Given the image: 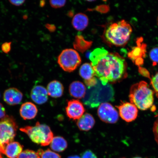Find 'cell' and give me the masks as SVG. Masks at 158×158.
I'll return each mask as SVG.
<instances>
[{
  "label": "cell",
  "mask_w": 158,
  "mask_h": 158,
  "mask_svg": "<svg viewBox=\"0 0 158 158\" xmlns=\"http://www.w3.org/2000/svg\"><path fill=\"white\" fill-rule=\"evenodd\" d=\"M89 59L95 76L104 85L108 82L119 81L127 76L126 61L117 53L97 48L90 53Z\"/></svg>",
  "instance_id": "cell-1"
},
{
  "label": "cell",
  "mask_w": 158,
  "mask_h": 158,
  "mask_svg": "<svg viewBox=\"0 0 158 158\" xmlns=\"http://www.w3.org/2000/svg\"><path fill=\"white\" fill-rule=\"evenodd\" d=\"M132 32L131 26L127 21L122 20L106 27L103 37L109 44L116 47L124 46L129 40Z\"/></svg>",
  "instance_id": "cell-2"
},
{
  "label": "cell",
  "mask_w": 158,
  "mask_h": 158,
  "mask_svg": "<svg viewBox=\"0 0 158 158\" xmlns=\"http://www.w3.org/2000/svg\"><path fill=\"white\" fill-rule=\"evenodd\" d=\"M154 94L153 90L150 88L147 83L142 81L131 86L129 92V100L130 102L138 109L147 110L153 106Z\"/></svg>",
  "instance_id": "cell-3"
},
{
  "label": "cell",
  "mask_w": 158,
  "mask_h": 158,
  "mask_svg": "<svg viewBox=\"0 0 158 158\" xmlns=\"http://www.w3.org/2000/svg\"><path fill=\"white\" fill-rule=\"evenodd\" d=\"M21 131L28 135L33 142L42 146L48 145L54 138V134L48 126L37 122L34 126H27Z\"/></svg>",
  "instance_id": "cell-4"
},
{
  "label": "cell",
  "mask_w": 158,
  "mask_h": 158,
  "mask_svg": "<svg viewBox=\"0 0 158 158\" xmlns=\"http://www.w3.org/2000/svg\"><path fill=\"white\" fill-rule=\"evenodd\" d=\"M17 128V124L12 117L5 116L0 121V146L2 153L5 154L6 146L13 142Z\"/></svg>",
  "instance_id": "cell-5"
},
{
  "label": "cell",
  "mask_w": 158,
  "mask_h": 158,
  "mask_svg": "<svg viewBox=\"0 0 158 158\" xmlns=\"http://www.w3.org/2000/svg\"><path fill=\"white\" fill-rule=\"evenodd\" d=\"M58 62L63 70L71 72L78 68L81 62V59L76 51L73 49H66L59 55Z\"/></svg>",
  "instance_id": "cell-6"
},
{
  "label": "cell",
  "mask_w": 158,
  "mask_h": 158,
  "mask_svg": "<svg viewBox=\"0 0 158 158\" xmlns=\"http://www.w3.org/2000/svg\"><path fill=\"white\" fill-rule=\"evenodd\" d=\"M98 114L101 120L105 123L114 124L118 121L119 114L111 104L107 102L100 105L98 109Z\"/></svg>",
  "instance_id": "cell-7"
},
{
  "label": "cell",
  "mask_w": 158,
  "mask_h": 158,
  "mask_svg": "<svg viewBox=\"0 0 158 158\" xmlns=\"http://www.w3.org/2000/svg\"><path fill=\"white\" fill-rule=\"evenodd\" d=\"M118 114L122 119L127 122L135 120L138 115V109L134 104L129 102H123L116 106Z\"/></svg>",
  "instance_id": "cell-8"
},
{
  "label": "cell",
  "mask_w": 158,
  "mask_h": 158,
  "mask_svg": "<svg viewBox=\"0 0 158 158\" xmlns=\"http://www.w3.org/2000/svg\"><path fill=\"white\" fill-rule=\"evenodd\" d=\"M85 112L83 105L80 100L73 99L68 102L66 112L68 118L73 120H78Z\"/></svg>",
  "instance_id": "cell-9"
},
{
  "label": "cell",
  "mask_w": 158,
  "mask_h": 158,
  "mask_svg": "<svg viewBox=\"0 0 158 158\" xmlns=\"http://www.w3.org/2000/svg\"><path fill=\"white\" fill-rule=\"evenodd\" d=\"M79 74L84 79L85 84L89 88L93 87L98 84V80L95 76L91 64L85 63L80 67Z\"/></svg>",
  "instance_id": "cell-10"
},
{
  "label": "cell",
  "mask_w": 158,
  "mask_h": 158,
  "mask_svg": "<svg viewBox=\"0 0 158 158\" xmlns=\"http://www.w3.org/2000/svg\"><path fill=\"white\" fill-rule=\"evenodd\" d=\"M141 39L138 40L137 46L134 47L131 52L128 53L129 58L135 62L136 64L139 66L143 64V60L142 57H144L145 55L146 45L141 44Z\"/></svg>",
  "instance_id": "cell-11"
},
{
  "label": "cell",
  "mask_w": 158,
  "mask_h": 158,
  "mask_svg": "<svg viewBox=\"0 0 158 158\" xmlns=\"http://www.w3.org/2000/svg\"><path fill=\"white\" fill-rule=\"evenodd\" d=\"M23 98V94L17 88H14L7 89L3 95L5 102L10 106L19 104L22 101Z\"/></svg>",
  "instance_id": "cell-12"
},
{
  "label": "cell",
  "mask_w": 158,
  "mask_h": 158,
  "mask_svg": "<svg viewBox=\"0 0 158 158\" xmlns=\"http://www.w3.org/2000/svg\"><path fill=\"white\" fill-rule=\"evenodd\" d=\"M31 98L35 103L42 104L48 99V94L47 89L41 85L35 86L31 92Z\"/></svg>",
  "instance_id": "cell-13"
},
{
  "label": "cell",
  "mask_w": 158,
  "mask_h": 158,
  "mask_svg": "<svg viewBox=\"0 0 158 158\" xmlns=\"http://www.w3.org/2000/svg\"><path fill=\"white\" fill-rule=\"evenodd\" d=\"M38 110L34 104L31 102L23 103L20 109V114L21 117L24 120L33 119L36 116Z\"/></svg>",
  "instance_id": "cell-14"
},
{
  "label": "cell",
  "mask_w": 158,
  "mask_h": 158,
  "mask_svg": "<svg viewBox=\"0 0 158 158\" xmlns=\"http://www.w3.org/2000/svg\"><path fill=\"white\" fill-rule=\"evenodd\" d=\"M95 123L93 116L89 114L86 113L78 120L77 125L82 131H88L94 127Z\"/></svg>",
  "instance_id": "cell-15"
},
{
  "label": "cell",
  "mask_w": 158,
  "mask_h": 158,
  "mask_svg": "<svg viewBox=\"0 0 158 158\" xmlns=\"http://www.w3.org/2000/svg\"><path fill=\"white\" fill-rule=\"evenodd\" d=\"M69 91L71 96L75 98L81 99L84 97L86 88L82 82L75 81L70 84Z\"/></svg>",
  "instance_id": "cell-16"
},
{
  "label": "cell",
  "mask_w": 158,
  "mask_h": 158,
  "mask_svg": "<svg viewBox=\"0 0 158 158\" xmlns=\"http://www.w3.org/2000/svg\"><path fill=\"white\" fill-rule=\"evenodd\" d=\"M47 90L48 95L54 98H59L64 94V87L59 81L54 80L49 83Z\"/></svg>",
  "instance_id": "cell-17"
},
{
  "label": "cell",
  "mask_w": 158,
  "mask_h": 158,
  "mask_svg": "<svg viewBox=\"0 0 158 158\" xmlns=\"http://www.w3.org/2000/svg\"><path fill=\"white\" fill-rule=\"evenodd\" d=\"M23 146L18 142H12L6 146L5 154L9 158H16L22 152Z\"/></svg>",
  "instance_id": "cell-18"
},
{
  "label": "cell",
  "mask_w": 158,
  "mask_h": 158,
  "mask_svg": "<svg viewBox=\"0 0 158 158\" xmlns=\"http://www.w3.org/2000/svg\"><path fill=\"white\" fill-rule=\"evenodd\" d=\"M88 23L87 16L82 13L77 14L74 17L72 21L73 27L79 31L84 30L87 27Z\"/></svg>",
  "instance_id": "cell-19"
},
{
  "label": "cell",
  "mask_w": 158,
  "mask_h": 158,
  "mask_svg": "<svg viewBox=\"0 0 158 158\" xmlns=\"http://www.w3.org/2000/svg\"><path fill=\"white\" fill-rule=\"evenodd\" d=\"M92 41L86 40L82 35H77L73 43L74 48L80 52L83 53L89 48L92 44Z\"/></svg>",
  "instance_id": "cell-20"
},
{
  "label": "cell",
  "mask_w": 158,
  "mask_h": 158,
  "mask_svg": "<svg viewBox=\"0 0 158 158\" xmlns=\"http://www.w3.org/2000/svg\"><path fill=\"white\" fill-rule=\"evenodd\" d=\"M68 144L66 140L60 136L53 138L50 143V148L53 151L61 152H64L68 147Z\"/></svg>",
  "instance_id": "cell-21"
},
{
  "label": "cell",
  "mask_w": 158,
  "mask_h": 158,
  "mask_svg": "<svg viewBox=\"0 0 158 158\" xmlns=\"http://www.w3.org/2000/svg\"><path fill=\"white\" fill-rule=\"evenodd\" d=\"M41 158H61L58 154L48 149L44 151L42 149H39L37 152Z\"/></svg>",
  "instance_id": "cell-22"
},
{
  "label": "cell",
  "mask_w": 158,
  "mask_h": 158,
  "mask_svg": "<svg viewBox=\"0 0 158 158\" xmlns=\"http://www.w3.org/2000/svg\"><path fill=\"white\" fill-rule=\"evenodd\" d=\"M17 158H41L37 152L31 150H26L21 153Z\"/></svg>",
  "instance_id": "cell-23"
},
{
  "label": "cell",
  "mask_w": 158,
  "mask_h": 158,
  "mask_svg": "<svg viewBox=\"0 0 158 158\" xmlns=\"http://www.w3.org/2000/svg\"><path fill=\"white\" fill-rule=\"evenodd\" d=\"M151 84L153 89L156 95L158 98V72L155 76L150 78Z\"/></svg>",
  "instance_id": "cell-24"
},
{
  "label": "cell",
  "mask_w": 158,
  "mask_h": 158,
  "mask_svg": "<svg viewBox=\"0 0 158 158\" xmlns=\"http://www.w3.org/2000/svg\"><path fill=\"white\" fill-rule=\"evenodd\" d=\"M149 56L153 62V66L158 64V47H155L150 51Z\"/></svg>",
  "instance_id": "cell-25"
},
{
  "label": "cell",
  "mask_w": 158,
  "mask_h": 158,
  "mask_svg": "<svg viewBox=\"0 0 158 158\" xmlns=\"http://www.w3.org/2000/svg\"><path fill=\"white\" fill-rule=\"evenodd\" d=\"M66 1H50L49 3L51 6L54 8L62 7L66 3Z\"/></svg>",
  "instance_id": "cell-26"
},
{
  "label": "cell",
  "mask_w": 158,
  "mask_h": 158,
  "mask_svg": "<svg viewBox=\"0 0 158 158\" xmlns=\"http://www.w3.org/2000/svg\"><path fill=\"white\" fill-rule=\"evenodd\" d=\"M153 131L155 141L158 145V114L153 124Z\"/></svg>",
  "instance_id": "cell-27"
},
{
  "label": "cell",
  "mask_w": 158,
  "mask_h": 158,
  "mask_svg": "<svg viewBox=\"0 0 158 158\" xmlns=\"http://www.w3.org/2000/svg\"><path fill=\"white\" fill-rule=\"evenodd\" d=\"M11 42H5L2 45V51L5 54H7L11 50Z\"/></svg>",
  "instance_id": "cell-28"
},
{
  "label": "cell",
  "mask_w": 158,
  "mask_h": 158,
  "mask_svg": "<svg viewBox=\"0 0 158 158\" xmlns=\"http://www.w3.org/2000/svg\"><path fill=\"white\" fill-rule=\"evenodd\" d=\"M82 158H97V157L92 151L87 150L82 154Z\"/></svg>",
  "instance_id": "cell-29"
},
{
  "label": "cell",
  "mask_w": 158,
  "mask_h": 158,
  "mask_svg": "<svg viewBox=\"0 0 158 158\" xmlns=\"http://www.w3.org/2000/svg\"><path fill=\"white\" fill-rule=\"evenodd\" d=\"M96 9L100 12L105 13L108 11L109 8L107 6L101 5L96 7Z\"/></svg>",
  "instance_id": "cell-30"
},
{
  "label": "cell",
  "mask_w": 158,
  "mask_h": 158,
  "mask_svg": "<svg viewBox=\"0 0 158 158\" xmlns=\"http://www.w3.org/2000/svg\"><path fill=\"white\" fill-rule=\"evenodd\" d=\"M13 5L16 6H19L22 5L24 3L25 1H9Z\"/></svg>",
  "instance_id": "cell-31"
},
{
  "label": "cell",
  "mask_w": 158,
  "mask_h": 158,
  "mask_svg": "<svg viewBox=\"0 0 158 158\" xmlns=\"http://www.w3.org/2000/svg\"><path fill=\"white\" fill-rule=\"evenodd\" d=\"M139 70L140 72V74L143 75L144 76L147 77V78H150L149 73L148 72V71L146 70V69L142 68L139 67Z\"/></svg>",
  "instance_id": "cell-32"
},
{
  "label": "cell",
  "mask_w": 158,
  "mask_h": 158,
  "mask_svg": "<svg viewBox=\"0 0 158 158\" xmlns=\"http://www.w3.org/2000/svg\"><path fill=\"white\" fill-rule=\"evenodd\" d=\"M5 110L4 106L0 103V118H3L5 117Z\"/></svg>",
  "instance_id": "cell-33"
},
{
  "label": "cell",
  "mask_w": 158,
  "mask_h": 158,
  "mask_svg": "<svg viewBox=\"0 0 158 158\" xmlns=\"http://www.w3.org/2000/svg\"><path fill=\"white\" fill-rule=\"evenodd\" d=\"M68 158H80V157L77 155H75L70 156L68 157Z\"/></svg>",
  "instance_id": "cell-34"
},
{
  "label": "cell",
  "mask_w": 158,
  "mask_h": 158,
  "mask_svg": "<svg viewBox=\"0 0 158 158\" xmlns=\"http://www.w3.org/2000/svg\"><path fill=\"white\" fill-rule=\"evenodd\" d=\"M45 2L44 1H40V6L41 7H42L44 6L45 5Z\"/></svg>",
  "instance_id": "cell-35"
},
{
  "label": "cell",
  "mask_w": 158,
  "mask_h": 158,
  "mask_svg": "<svg viewBox=\"0 0 158 158\" xmlns=\"http://www.w3.org/2000/svg\"><path fill=\"white\" fill-rule=\"evenodd\" d=\"M1 146H0V158H3L2 157V156L1 155Z\"/></svg>",
  "instance_id": "cell-36"
},
{
  "label": "cell",
  "mask_w": 158,
  "mask_h": 158,
  "mask_svg": "<svg viewBox=\"0 0 158 158\" xmlns=\"http://www.w3.org/2000/svg\"><path fill=\"white\" fill-rule=\"evenodd\" d=\"M142 158L141 157H134V158Z\"/></svg>",
  "instance_id": "cell-37"
},
{
  "label": "cell",
  "mask_w": 158,
  "mask_h": 158,
  "mask_svg": "<svg viewBox=\"0 0 158 158\" xmlns=\"http://www.w3.org/2000/svg\"><path fill=\"white\" fill-rule=\"evenodd\" d=\"M124 158V157H123V158Z\"/></svg>",
  "instance_id": "cell-38"
}]
</instances>
